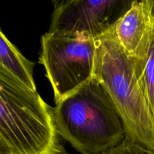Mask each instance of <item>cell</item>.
Segmentation results:
<instances>
[{
    "instance_id": "cell-2",
    "label": "cell",
    "mask_w": 154,
    "mask_h": 154,
    "mask_svg": "<svg viewBox=\"0 0 154 154\" xmlns=\"http://www.w3.org/2000/svg\"><path fill=\"white\" fill-rule=\"evenodd\" d=\"M62 138L82 154H107L123 144V122L103 86L94 78L56 104Z\"/></svg>"
},
{
    "instance_id": "cell-7",
    "label": "cell",
    "mask_w": 154,
    "mask_h": 154,
    "mask_svg": "<svg viewBox=\"0 0 154 154\" xmlns=\"http://www.w3.org/2000/svg\"><path fill=\"white\" fill-rule=\"evenodd\" d=\"M35 63L23 56L19 50L0 32V73L7 75L23 88L37 93L33 78Z\"/></svg>"
},
{
    "instance_id": "cell-1",
    "label": "cell",
    "mask_w": 154,
    "mask_h": 154,
    "mask_svg": "<svg viewBox=\"0 0 154 154\" xmlns=\"http://www.w3.org/2000/svg\"><path fill=\"white\" fill-rule=\"evenodd\" d=\"M54 108L0 73V154H66Z\"/></svg>"
},
{
    "instance_id": "cell-9",
    "label": "cell",
    "mask_w": 154,
    "mask_h": 154,
    "mask_svg": "<svg viewBox=\"0 0 154 154\" xmlns=\"http://www.w3.org/2000/svg\"><path fill=\"white\" fill-rule=\"evenodd\" d=\"M107 154H154L153 152L125 140L123 144L113 149Z\"/></svg>"
},
{
    "instance_id": "cell-10",
    "label": "cell",
    "mask_w": 154,
    "mask_h": 154,
    "mask_svg": "<svg viewBox=\"0 0 154 154\" xmlns=\"http://www.w3.org/2000/svg\"><path fill=\"white\" fill-rule=\"evenodd\" d=\"M149 3H150V11H151V14L154 16V0H149Z\"/></svg>"
},
{
    "instance_id": "cell-6",
    "label": "cell",
    "mask_w": 154,
    "mask_h": 154,
    "mask_svg": "<svg viewBox=\"0 0 154 154\" xmlns=\"http://www.w3.org/2000/svg\"><path fill=\"white\" fill-rule=\"evenodd\" d=\"M153 26L149 0L134 1L115 24L113 32L129 57L142 59L147 53Z\"/></svg>"
},
{
    "instance_id": "cell-5",
    "label": "cell",
    "mask_w": 154,
    "mask_h": 154,
    "mask_svg": "<svg viewBox=\"0 0 154 154\" xmlns=\"http://www.w3.org/2000/svg\"><path fill=\"white\" fill-rule=\"evenodd\" d=\"M129 0L55 2L48 33L97 39L111 32L133 4Z\"/></svg>"
},
{
    "instance_id": "cell-4",
    "label": "cell",
    "mask_w": 154,
    "mask_h": 154,
    "mask_svg": "<svg viewBox=\"0 0 154 154\" xmlns=\"http://www.w3.org/2000/svg\"><path fill=\"white\" fill-rule=\"evenodd\" d=\"M96 39L45 33L42 37L39 63L43 65L56 104L93 78Z\"/></svg>"
},
{
    "instance_id": "cell-3",
    "label": "cell",
    "mask_w": 154,
    "mask_h": 154,
    "mask_svg": "<svg viewBox=\"0 0 154 154\" xmlns=\"http://www.w3.org/2000/svg\"><path fill=\"white\" fill-rule=\"evenodd\" d=\"M93 78L104 87L123 122L126 141L154 153V119L137 81L134 59L113 30L96 39Z\"/></svg>"
},
{
    "instance_id": "cell-8",
    "label": "cell",
    "mask_w": 154,
    "mask_h": 154,
    "mask_svg": "<svg viewBox=\"0 0 154 154\" xmlns=\"http://www.w3.org/2000/svg\"><path fill=\"white\" fill-rule=\"evenodd\" d=\"M153 15V14H152ZM147 54L143 59H134L137 81L154 119V16Z\"/></svg>"
}]
</instances>
